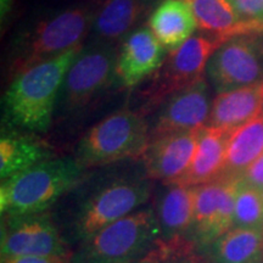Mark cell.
I'll return each mask as SVG.
<instances>
[{
  "label": "cell",
  "mask_w": 263,
  "mask_h": 263,
  "mask_svg": "<svg viewBox=\"0 0 263 263\" xmlns=\"http://www.w3.org/2000/svg\"><path fill=\"white\" fill-rule=\"evenodd\" d=\"M82 49H72L15 76L4 98L10 124L29 132L48 129L66 73Z\"/></svg>",
  "instance_id": "6da1fadb"
},
{
  "label": "cell",
  "mask_w": 263,
  "mask_h": 263,
  "mask_svg": "<svg viewBox=\"0 0 263 263\" xmlns=\"http://www.w3.org/2000/svg\"><path fill=\"white\" fill-rule=\"evenodd\" d=\"M85 168L76 157H54L2 180V216L44 213L81 182Z\"/></svg>",
  "instance_id": "7a4b0ae2"
},
{
  "label": "cell",
  "mask_w": 263,
  "mask_h": 263,
  "mask_svg": "<svg viewBox=\"0 0 263 263\" xmlns=\"http://www.w3.org/2000/svg\"><path fill=\"white\" fill-rule=\"evenodd\" d=\"M161 239L154 209L130 213L81 242L72 252L70 263L141 262Z\"/></svg>",
  "instance_id": "3957f363"
},
{
  "label": "cell",
  "mask_w": 263,
  "mask_h": 263,
  "mask_svg": "<svg viewBox=\"0 0 263 263\" xmlns=\"http://www.w3.org/2000/svg\"><path fill=\"white\" fill-rule=\"evenodd\" d=\"M224 39L215 35H193L179 48L167 52L162 66L138 93L136 112L145 117L173 94L203 78L207 64Z\"/></svg>",
  "instance_id": "277c9868"
},
{
  "label": "cell",
  "mask_w": 263,
  "mask_h": 263,
  "mask_svg": "<svg viewBox=\"0 0 263 263\" xmlns=\"http://www.w3.org/2000/svg\"><path fill=\"white\" fill-rule=\"evenodd\" d=\"M150 127L136 111L122 110L95 124L82 137L74 157L84 168L143 157L150 144Z\"/></svg>",
  "instance_id": "5b68a950"
},
{
  "label": "cell",
  "mask_w": 263,
  "mask_h": 263,
  "mask_svg": "<svg viewBox=\"0 0 263 263\" xmlns=\"http://www.w3.org/2000/svg\"><path fill=\"white\" fill-rule=\"evenodd\" d=\"M93 20L88 10L67 9L43 20L18 45L11 64L12 76L82 47Z\"/></svg>",
  "instance_id": "8992f818"
},
{
  "label": "cell",
  "mask_w": 263,
  "mask_h": 263,
  "mask_svg": "<svg viewBox=\"0 0 263 263\" xmlns=\"http://www.w3.org/2000/svg\"><path fill=\"white\" fill-rule=\"evenodd\" d=\"M149 180H120L105 186L85 201L73 222V239L81 242L138 211L150 199Z\"/></svg>",
  "instance_id": "52a82bcc"
},
{
  "label": "cell",
  "mask_w": 263,
  "mask_h": 263,
  "mask_svg": "<svg viewBox=\"0 0 263 263\" xmlns=\"http://www.w3.org/2000/svg\"><path fill=\"white\" fill-rule=\"evenodd\" d=\"M117 52L111 47L82 49L66 73L60 95L68 110H77L107 89L116 76Z\"/></svg>",
  "instance_id": "ba28073f"
},
{
  "label": "cell",
  "mask_w": 263,
  "mask_h": 263,
  "mask_svg": "<svg viewBox=\"0 0 263 263\" xmlns=\"http://www.w3.org/2000/svg\"><path fill=\"white\" fill-rule=\"evenodd\" d=\"M47 255H72L48 213L3 216L2 258Z\"/></svg>",
  "instance_id": "9c48e42d"
},
{
  "label": "cell",
  "mask_w": 263,
  "mask_h": 263,
  "mask_svg": "<svg viewBox=\"0 0 263 263\" xmlns=\"http://www.w3.org/2000/svg\"><path fill=\"white\" fill-rule=\"evenodd\" d=\"M238 178H222L195 186V207L189 241L209 248L234 227Z\"/></svg>",
  "instance_id": "30bf717a"
},
{
  "label": "cell",
  "mask_w": 263,
  "mask_h": 263,
  "mask_svg": "<svg viewBox=\"0 0 263 263\" xmlns=\"http://www.w3.org/2000/svg\"><path fill=\"white\" fill-rule=\"evenodd\" d=\"M205 73L219 94L262 82L263 64L254 41L236 37L223 43L213 52Z\"/></svg>",
  "instance_id": "8fae6325"
},
{
  "label": "cell",
  "mask_w": 263,
  "mask_h": 263,
  "mask_svg": "<svg viewBox=\"0 0 263 263\" xmlns=\"http://www.w3.org/2000/svg\"><path fill=\"white\" fill-rule=\"evenodd\" d=\"M211 105L209 85L203 77L190 87L173 94L161 105L160 112L150 128L151 140L201 129L209 122Z\"/></svg>",
  "instance_id": "7c38bea8"
},
{
  "label": "cell",
  "mask_w": 263,
  "mask_h": 263,
  "mask_svg": "<svg viewBox=\"0 0 263 263\" xmlns=\"http://www.w3.org/2000/svg\"><path fill=\"white\" fill-rule=\"evenodd\" d=\"M199 130L151 140L141 157L147 179L168 184L182 178L195 154Z\"/></svg>",
  "instance_id": "4fadbf2b"
},
{
  "label": "cell",
  "mask_w": 263,
  "mask_h": 263,
  "mask_svg": "<svg viewBox=\"0 0 263 263\" xmlns=\"http://www.w3.org/2000/svg\"><path fill=\"white\" fill-rule=\"evenodd\" d=\"M166 51L149 28L137 29L126 38L117 55V80L126 88L137 87L160 70Z\"/></svg>",
  "instance_id": "5bb4252c"
},
{
  "label": "cell",
  "mask_w": 263,
  "mask_h": 263,
  "mask_svg": "<svg viewBox=\"0 0 263 263\" xmlns=\"http://www.w3.org/2000/svg\"><path fill=\"white\" fill-rule=\"evenodd\" d=\"M155 202V215L161 230V242L184 241L193 224L195 207V186L179 183L164 184Z\"/></svg>",
  "instance_id": "9a60e30c"
},
{
  "label": "cell",
  "mask_w": 263,
  "mask_h": 263,
  "mask_svg": "<svg viewBox=\"0 0 263 263\" xmlns=\"http://www.w3.org/2000/svg\"><path fill=\"white\" fill-rule=\"evenodd\" d=\"M263 112V81L219 93L213 99L207 126L232 133Z\"/></svg>",
  "instance_id": "2e32d148"
},
{
  "label": "cell",
  "mask_w": 263,
  "mask_h": 263,
  "mask_svg": "<svg viewBox=\"0 0 263 263\" xmlns=\"http://www.w3.org/2000/svg\"><path fill=\"white\" fill-rule=\"evenodd\" d=\"M229 134L209 126L201 128L192 163L182 178L174 183L197 186L222 178Z\"/></svg>",
  "instance_id": "e0dca14e"
},
{
  "label": "cell",
  "mask_w": 263,
  "mask_h": 263,
  "mask_svg": "<svg viewBox=\"0 0 263 263\" xmlns=\"http://www.w3.org/2000/svg\"><path fill=\"white\" fill-rule=\"evenodd\" d=\"M147 28L161 45L171 51L193 37L197 21L188 0H163L151 12Z\"/></svg>",
  "instance_id": "ac0fdd59"
},
{
  "label": "cell",
  "mask_w": 263,
  "mask_h": 263,
  "mask_svg": "<svg viewBox=\"0 0 263 263\" xmlns=\"http://www.w3.org/2000/svg\"><path fill=\"white\" fill-rule=\"evenodd\" d=\"M54 157L51 146L34 134L9 132L0 139V178L9 179Z\"/></svg>",
  "instance_id": "d6986e66"
},
{
  "label": "cell",
  "mask_w": 263,
  "mask_h": 263,
  "mask_svg": "<svg viewBox=\"0 0 263 263\" xmlns=\"http://www.w3.org/2000/svg\"><path fill=\"white\" fill-rule=\"evenodd\" d=\"M197 21V27L210 35L229 41L236 37H251L261 31L242 21L230 0H188Z\"/></svg>",
  "instance_id": "ffe728a7"
},
{
  "label": "cell",
  "mask_w": 263,
  "mask_h": 263,
  "mask_svg": "<svg viewBox=\"0 0 263 263\" xmlns=\"http://www.w3.org/2000/svg\"><path fill=\"white\" fill-rule=\"evenodd\" d=\"M263 154V112L229 134L227 141L226 167L222 177L239 176Z\"/></svg>",
  "instance_id": "44dd1931"
},
{
  "label": "cell",
  "mask_w": 263,
  "mask_h": 263,
  "mask_svg": "<svg viewBox=\"0 0 263 263\" xmlns=\"http://www.w3.org/2000/svg\"><path fill=\"white\" fill-rule=\"evenodd\" d=\"M210 263H263V233L233 228L209 246Z\"/></svg>",
  "instance_id": "7402d4cb"
},
{
  "label": "cell",
  "mask_w": 263,
  "mask_h": 263,
  "mask_svg": "<svg viewBox=\"0 0 263 263\" xmlns=\"http://www.w3.org/2000/svg\"><path fill=\"white\" fill-rule=\"evenodd\" d=\"M144 0H105L93 18L95 35L103 41H116L133 28L143 15Z\"/></svg>",
  "instance_id": "603a6c76"
},
{
  "label": "cell",
  "mask_w": 263,
  "mask_h": 263,
  "mask_svg": "<svg viewBox=\"0 0 263 263\" xmlns=\"http://www.w3.org/2000/svg\"><path fill=\"white\" fill-rule=\"evenodd\" d=\"M263 233L262 190L250 186L238 178L235 192L234 227Z\"/></svg>",
  "instance_id": "cb8c5ba5"
},
{
  "label": "cell",
  "mask_w": 263,
  "mask_h": 263,
  "mask_svg": "<svg viewBox=\"0 0 263 263\" xmlns=\"http://www.w3.org/2000/svg\"><path fill=\"white\" fill-rule=\"evenodd\" d=\"M194 244L189 240L176 244H159L143 261L147 263H202L193 251Z\"/></svg>",
  "instance_id": "d4e9b609"
},
{
  "label": "cell",
  "mask_w": 263,
  "mask_h": 263,
  "mask_svg": "<svg viewBox=\"0 0 263 263\" xmlns=\"http://www.w3.org/2000/svg\"><path fill=\"white\" fill-rule=\"evenodd\" d=\"M240 18L263 33V0H230Z\"/></svg>",
  "instance_id": "484cf974"
},
{
  "label": "cell",
  "mask_w": 263,
  "mask_h": 263,
  "mask_svg": "<svg viewBox=\"0 0 263 263\" xmlns=\"http://www.w3.org/2000/svg\"><path fill=\"white\" fill-rule=\"evenodd\" d=\"M239 179L256 189H263V154L240 174Z\"/></svg>",
  "instance_id": "4316f807"
},
{
  "label": "cell",
  "mask_w": 263,
  "mask_h": 263,
  "mask_svg": "<svg viewBox=\"0 0 263 263\" xmlns=\"http://www.w3.org/2000/svg\"><path fill=\"white\" fill-rule=\"evenodd\" d=\"M2 259L5 263H70L71 256H15Z\"/></svg>",
  "instance_id": "83f0119b"
},
{
  "label": "cell",
  "mask_w": 263,
  "mask_h": 263,
  "mask_svg": "<svg viewBox=\"0 0 263 263\" xmlns=\"http://www.w3.org/2000/svg\"><path fill=\"white\" fill-rule=\"evenodd\" d=\"M12 3H14V0H2V16L3 17H4V16L9 12Z\"/></svg>",
  "instance_id": "f1b7e54d"
},
{
  "label": "cell",
  "mask_w": 263,
  "mask_h": 263,
  "mask_svg": "<svg viewBox=\"0 0 263 263\" xmlns=\"http://www.w3.org/2000/svg\"><path fill=\"white\" fill-rule=\"evenodd\" d=\"M136 263H147V262H145V261H141V262H136Z\"/></svg>",
  "instance_id": "f546056e"
},
{
  "label": "cell",
  "mask_w": 263,
  "mask_h": 263,
  "mask_svg": "<svg viewBox=\"0 0 263 263\" xmlns=\"http://www.w3.org/2000/svg\"><path fill=\"white\" fill-rule=\"evenodd\" d=\"M262 195H263V189H262Z\"/></svg>",
  "instance_id": "4dcf8cb0"
}]
</instances>
